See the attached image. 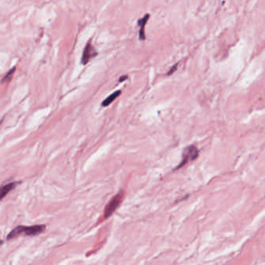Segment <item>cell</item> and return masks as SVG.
Masks as SVG:
<instances>
[{"mask_svg": "<svg viewBox=\"0 0 265 265\" xmlns=\"http://www.w3.org/2000/svg\"><path fill=\"white\" fill-rule=\"evenodd\" d=\"M45 230V225H36L32 226H23L20 225L17 226L14 230H13L9 232V235L7 236L6 239L8 240L13 239L15 237L20 235H26V236H36L41 232Z\"/></svg>", "mask_w": 265, "mask_h": 265, "instance_id": "6da1fadb", "label": "cell"}, {"mask_svg": "<svg viewBox=\"0 0 265 265\" xmlns=\"http://www.w3.org/2000/svg\"><path fill=\"white\" fill-rule=\"evenodd\" d=\"M198 150L194 145H189L187 148H185L183 151L182 154V161L179 164V167L177 168L184 166L186 163H187L190 161L194 160L195 159L198 158Z\"/></svg>", "mask_w": 265, "mask_h": 265, "instance_id": "7a4b0ae2", "label": "cell"}, {"mask_svg": "<svg viewBox=\"0 0 265 265\" xmlns=\"http://www.w3.org/2000/svg\"><path fill=\"white\" fill-rule=\"evenodd\" d=\"M123 199V192H120L119 194L113 197V198L110 201L108 205L106 206L104 211V218H109L110 216L114 213L116 209L119 207L120 202L122 201Z\"/></svg>", "mask_w": 265, "mask_h": 265, "instance_id": "3957f363", "label": "cell"}, {"mask_svg": "<svg viewBox=\"0 0 265 265\" xmlns=\"http://www.w3.org/2000/svg\"><path fill=\"white\" fill-rule=\"evenodd\" d=\"M97 55L96 50L93 47L91 43L88 42L83 50V56H82V59H81V62L83 65H86L87 63L89 62L90 59L94 58L95 56Z\"/></svg>", "mask_w": 265, "mask_h": 265, "instance_id": "277c9868", "label": "cell"}, {"mask_svg": "<svg viewBox=\"0 0 265 265\" xmlns=\"http://www.w3.org/2000/svg\"><path fill=\"white\" fill-rule=\"evenodd\" d=\"M149 18V14H145V16H143L142 18L139 19L138 21V26L140 27V29H139V40H145V24L146 23L148 22Z\"/></svg>", "mask_w": 265, "mask_h": 265, "instance_id": "5b68a950", "label": "cell"}, {"mask_svg": "<svg viewBox=\"0 0 265 265\" xmlns=\"http://www.w3.org/2000/svg\"><path fill=\"white\" fill-rule=\"evenodd\" d=\"M17 184H19L18 182H12L9 183L7 184L2 186V187H0V201L6 197L8 193L11 191L12 190L14 189L16 186L17 185Z\"/></svg>", "mask_w": 265, "mask_h": 265, "instance_id": "8992f818", "label": "cell"}, {"mask_svg": "<svg viewBox=\"0 0 265 265\" xmlns=\"http://www.w3.org/2000/svg\"><path fill=\"white\" fill-rule=\"evenodd\" d=\"M120 94H121V91H120V90H117V91H115L114 93H113L111 95H110L108 97H107V98L103 101L102 103L103 107H107L108 105L111 104L115 99L118 98V96H120Z\"/></svg>", "mask_w": 265, "mask_h": 265, "instance_id": "52a82bcc", "label": "cell"}, {"mask_svg": "<svg viewBox=\"0 0 265 265\" xmlns=\"http://www.w3.org/2000/svg\"><path fill=\"white\" fill-rule=\"evenodd\" d=\"M15 71H16V67L12 68V69L7 72L6 75L4 76V78L2 79L1 82H2V83H9V81L13 79V74L14 72H15Z\"/></svg>", "mask_w": 265, "mask_h": 265, "instance_id": "ba28073f", "label": "cell"}, {"mask_svg": "<svg viewBox=\"0 0 265 265\" xmlns=\"http://www.w3.org/2000/svg\"><path fill=\"white\" fill-rule=\"evenodd\" d=\"M178 65H179V63L177 62V63H176L174 66L171 67L170 69L169 70V72H167V76H170V75H172L173 73H174V72L176 71V69H177V67H178Z\"/></svg>", "mask_w": 265, "mask_h": 265, "instance_id": "9c48e42d", "label": "cell"}, {"mask_svg": "<svg viewBox=\"0 0 265 265\" xmlns=\"http://www.w3.org/2000/svg\"><path fill=\"white\" fill-rule=\"evenodd\" d=\"M128 79V76L127 75H125V76H122L119 79V82H123V81H125V79Z\"/></svg>", "mask_w": 265, "mask_h": 265, "instance_id": "30bf717a", "label": "cell"}, {"mask_svg": "<svg viewBox=\"0 0 265 265\" xmlns=\"http://www.w3.org/2000/svg\"><path fill=\"white\" fill-rule=\"evenodd\" d=\"M1 123H2V121H0V124H1Z\"/></svg>", "mask_w": 265, "mask_h": 265, "instance_id": "8fae6325", "label": "cell"}]
</instances>
